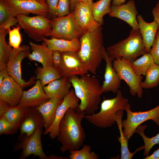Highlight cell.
Here are the masks:
<instances>
[{
	"instance_id": "1",
	"label": "cell",
	"mask_w": 159,
	"mask_h": 159,
	"mask_svg": "<svg viewBox=\"0 0 159 159\" xmlns=\"http://www.w3.org/2000/svg\"><path fill=\"white\" fill-rule=\"evenodd\" d=\"M85 114L71 108L65 113L59 123L57 137L62 145L61 152L77 150L82 146L86 135L81 122Z\"/></svg>"
},
{
	"instance_id": "2",
	"label": "cell",
	"mask_w": 159,
	"mask_h": 159,
	"mask_svg": "<svg viewBox=\"0 0 159 159\" xmlns=\"http://www.w3.org/2000/svg\"><path fill=\"white\" fill-rule=\"evenodd\" d=\"M76 96L80 101L77 111L90 115L99 108L102 94L99 79L87 73L80 77L74 76L69 78Z\"/></svg>"
},
{
	"instance_id": "3",
	"label": "cell",
	"mask_w": 159,
	"mask_h": 159,
	"mask_svg": "<svg viewBox=\"0 0 159 159\" xmlns=\"http://www.w3.org/2000/svg\"><path fill=\"white\" fill-rule=\"evenodd\" d=\"M102 30L101 26L93 31L86 32L79 39L80 48L78 54L89 72L93 74H96L103 59L105 47Z\"/></svg>"
},
{
	"instance_id": "4",
	"label": "cell",
	"mask_w": 159,
	"mask_h": 159,
	"mask_svg": "<svg viewBox=\"0 0 159 159\" xmlns=\"http://www.w3.org/2000/svg\"><path fill=\"white\" fill-rule=\"evenodd\" d=\"M113 98L104 100L101 102L100 111L96 113L85 115L84 118L91 124L99 128H106L116 123V120L123 110L131 109L127 99L123 97L119 89Z\"/></svg>"
},
{
	"instance_id": "5",
	"label": "cell",
	"mask_w": 159,
	"mask_h": 159,
	"mask_svg": "<svg viewBox=\"0 0 159 159\" xmlns=\"http://www.w3.org/2000/svg\"><path fill=\"white\" fill-rule=\"evenodd\" d=\"M106 49L109 56L114 60L120 59L130 62L139 56L148 53L139 30L132 29L127 38Z\"/></svg>"
},
{
	"instance_id": "6",
	"label": "cell",
	"mask_w": 159,
	"mask_h": 159,
	"mask_svg": "<svg viewBox=\"0 0 159 159\" xmlns=\"http://www.w3.org/2000/svg\"><path fill=\"white\" fill-rule=\"evenodd\" d=\"M52 28L46 37L51 38L72 40L79 39L86 32L76 22L73 12L52 19Z\"/></svg>"
},
{
	"instance_id": "7",
	"label": "cell",
	"mask_w": 159,
	"mask_h": 159,
	"mask_svg": "<svg viewBox=\"0 0 159 159\" xmlns=\"http://www.w3.org/2000/svg\"><path fill=\"white\" fill-rule=\"evenodd\" d=\"M16 17L21 28L35 41H43L52 28V20L44 16L20 15Z\"/></svg>"
},
{
	"instance_id": "8",
	"label": "cell",
	"mask_w": 159,
	"mask_h": 159,
	"mask_svg": "<svg viewBox=\"0 0 159 159\" xmlns=\"http://www.w3.org/2000/svg\"><path fill=\"white\" fill-rule=\"evenodd\" d=\"M30 47L28 45L20 46L18 49H14L11 52L7 67L9 74L23 89L31 86L36 82V77L32 76L27 82L22 78L21 63L23 59L27 57L30 53Z\"/></svg>"
},
{
	"instance_id": "9",
	"label": "cell",
	"mask_w": 159,
	"mask_h": 159,
	"mask_svg": "<svg viewBox=\"0 0 159 159\" xmlns=\"http://www.w3.org/2000/svg\"><path fill=\"white\" fill-rule=\"evenodd\" d=\"M112 66L119 78L124 80L129 88V92L133 96L136 95L141 98L143 88L140 84L143 79V76L137 75L133 70L131 62L125 60L117 59L112 62Z\"/></svg>"
},
{
	"instance_id": "10",
	"label": "cell",
	"mask_w": 159,
	"mask_h": 159,
	"mask_svg": "<svg viewBox=\"0 0 159 159\" xmlns=\"http://www.w3.org/2000/svg\"><path fill=\"white\" fill-rule=\"evenodd\" d=\"M127 118L122 122L123 132L127 140L132 136L137 128L145 121L153 120L159 127V105L150 110L143 112H133L128 109Z\"/></svg>"
},
{
	"instance_id": "11",
	"label": "cell",
	"mask_w": 159,
	"mask_h": 159,
	"mask_svg": "<svg viewBox=\"0 0 159 159\" xmlns=\"http://www.w3.org/2000/svg\"><path fill=\"white\" fill-rule=\"evenodd\" d=\"M11 14L15 17L28 16L30 13L48 17L49 6L45 1L39 0H4Z\"/></svg>"
},
{
	"instance_id": "12",
	"label": "cell",
	"mask_w": 159,
	"mask_h": 159,
	"mask_svg": "<svg viewBox=\"0 0 159 159\" xmlns=\"http://www.w3.org/2000/svg\"><path fill=\"white\" fill-rule=\"evenodd\" d=\"M42 128H38L30 136H24L20 141L15 144L13 149L14 151L22 150L19 159H25L32 154L38 156L41 159H48L42 148Z\"/></svg>"
},
{
	"instance_id": "13",
	"label": "cell",
	"mask_w": 159,
	"mask_h": 159,
	"mask_svg": "<svg viewBox=\"0 0 159 159\" xmlns=\"http://www.w3.org/2000/svg\"><path fill=\"white\" fill-rule=\"evenodd\" d=\"M61 52V61L58 71L62 77L69 78L74 76H82L89 71L77 53L70 51Z\"/></svg>"
},
{
	"instance_id": "14",
	"label": "cell",
	"mask_w": 159,
	"mask_h": 159,
	"mask_svg": "<svg viewBox=\"0 0 159 159\" xmlns=\"http://www.w3.org/2000/svg\"><path fill=\"white\" fill-rule=\"evenodd\" d=\"M80 101V100L75 94L74 89H71L69 93L64 98L62 102L58 107L52 124L49 127L45 129L43 134H48L52 140L57 138L58 135L59 124L61 119L69 108L74 109L77 111Z\"/></svg>"
},
{
	"instance_id": "15",
	"label": "cell",
	"mask_w": 159,
	"mask_h": 159,
	"mask_svg": "<svg viewBox=\"0 0 159 159\" xmlns=\"http://www.w3.org/2000/svg\"><path fill=\"white\" fill-rule=\"evenodd\" d=\"M92 4L79 0L72 12L77 24L86 32L93 31L102 26L94 18L92 10Z\"/></svg>"
},
{
	"instance_id": "16",
	"label": "cell",
	"mask_w": 159,
	"mask_h": 159,
	"mask_svg": "<svg viewBox=\"0 0 159 159\" xmlns=\"http://www.w3.org/2000/svg\"><path fill=\"white\" fill-rule=\"evenodd\" d=\"M44 127L42 116L36 108H26L19 127L20 134L18 138V140L20 141L24 136L32 135L38 128Z\"/></svg>"
},
{
	"instance_id": "17",
	"label": "cell",
	"mask_w": 159,
	"mask_h": 159,
	"mask_svg": "<svg viewBox=\"0 0 159 159\" xmlns=\"http://www.w3.org/2000/svg\"><path fill=\"white\" fill-rule=\"evenodd\" d=\"M138 12L135 1L130 0L126 3L119 5H111L110 16L120 19L127 23L132 29L139 30L137 19Z\"/></svg>"
},
{
	"instance_id": "18",
	"label": "cell",
	"mask_w": 159,
	"mask_h": 159,
	"mask_svg": "<svg viewBox=\"0 0 159 159\" xmlns=\"http://www.w3.org/2000/svg\"><path fill=\"white\" fill-rule=\"evenodd\" d=\"M39 80H37L34 85L27 91H23L20 102L17 105L21 109L36 107L49 100Z\"/></svg>"
},
{
	"instance_id": "19",
	"label": "cell",
	"mask_w": 159,
	"mask_h": 159,
	"mask_svg": "<svg viewBox=\"0 0 159 159\" xmlns=\"http://www.w3.org/2000/svg\"><path fill=\"white\" fill-rule=\"evenodd\" d=\"M23 92L20 86L8 75L4 78L0 85V100L7 102L12 106H17Z\"/></svg>"
},
{
	"instance_id": "20",
	"label": "cell",
	"mask_w": 159,
	"mask_h": 159,
	"mask_svg": "<svg viewBox=\"0 0 159 159\" xmlns=\"http://www.w3.org/2000/svg\"><path fill=\"white\" fill-rule=\"evenodd\" d=\"M103 57L106 62V66L104 74V80L102 85V93L109 92L116 93L121 86V80L112 66L114 59L108 55L106 49L103 50Z\"/></svg>"
},
{
	"instance_id": "21",
	"label": "cell",
	"mask_w": 159,
	"mask_h": 159,
	"mask_svg": "<svg viewBox=\"0 0 159 159\" xmlns=\"http://www.w3.org/2000/svg\"><path fill=\"white\" fill-rule=\"evenodd\" d=\"M29 44L32 51L27 57L30 61L38 62L42 64L43 67L53 66V51L49 49L44 42L39 44L30 42Z\"/></svg>"
},
{
	"instance_id": "22",
	"label": "cell",
	"mask_w": 159,
	"mask_h": 159,
	"mask_svg": "<svg viewBox=\"0 0 159 159\" xmlns=\"http://www.w3.org/2000/svg\"><path fill=\"white\" fill-rule=\"evenodd\" d=\"M139 30L144 45L148 53H149L158 30V25L155 21H145L140 14L137 16Z\"/></svg>"
},
{
	"instance_id": "23",
	"label": "cell",
	"mask_w": 159,
	"mask_h": 159,
	"mask_svg": "<svg viewBox=\"0 0 159 159\" xmlns=\"http://www.w3.org/2000/svg\"><path fill=\"white\" fill-rule=\"evenodd\" d=\"M71 85L69 78L61 77L43 87V88L49 99L56 97L63 99L69 92Z\"/></svg>"
},
{
	"instance_id": "24",
	"label": "cell",
	"mask_w": 159,
	"mask_h": 159,
	"mask_svg": "<svg viewBox=\"0 0 159 159\" xmlns=\"http://www.w3.org/2000/svg\"><path fill=\"white\" fill-rule=\"evenodd\" d=\"M63 99L58 97L50 99L47 101L35 107L42 115L47 129L52 124L55 117L57 109Z\"/></svg>"
},
{
	"instance_id": "25",
	"label": "cell",
	"mask_w": 159,
	"mask_h": 159,
	"mask_svg": "<svg viewBox=\"0 0 159 159\" xmlns=\"http://www.w3.org/2000/svg\"><path fill=\"white\" fill-rule=\"evenodd\" d=\"M43 41L52 51H70L78 53L80 48V39L67 40L54 38L47 39L44 37Z\"/></svg>"
},
{
	"instance_id": "26",
	"label": "cell",
	"mask_w": 159,
	"mask_h": 159,
	"mask_svg": "<svg viewBox=\"0 0 159 159\" xmlns=\"http://www.w3.org/2000/svg\"><path fill=\"white\" fill-rule=\"evenodd\" d=\"M36 74V79L40 80L42 87L62 77L58 70L53 66L45 67H38Z\"/></svg>"
},
{
	"instance_id": "27",
	"label": "cell",
	"mask_w": 159,
	"mask_h": 159,
	"mask_svg": "<svg viewBox=\"0 0 159 159\" xmlns=\"http://www.w3.org/2000/svg\"><path fill=\"white\" fill-rule=\"evenodd\" d=\"M112 0H99L93 2L92 10L94 18L101 26L104 24V16L111 11Z\"/></svg>"
},
{
	"instance_id": "28",
	"label": "cell",
	"mask_w": 159,
	"mask_h": 159,
	"mask_svg": "<svg viewBox=\"0 0 159 159\" xmlns=\"http://www.w3.org/2000/svg\"><path fill=\"white\" fill-rule=\"evenodd\" d=\"M18 21L9 10L4 0H0V30L17 26Z\"/></svg>"
},
{
	"instance_id": "29",
	"label": "cell",
	"mask_w": 159,
	"mask_h": 159,
	"mask_svg": "<svg viewBox=\"0 0 159 159\" xmlns=\"http://www.w3.org/2000/svg\"><path fill=\"white\" fill-rule=\"evenodd\" d=\"M8 33V29L0 30V70L7 68V64L13 49L6 42V37Z\"/></svg>"
},
{
	"instance_id": "30",
	"label": "cell",
	"mask_w": 159,
	"mask_h": 159,
	"mask_svg": "<svg viewBox=\"0 0 159 159\" xmlns=\"http://www.w3.org/2000/svg\"><path fill=\"white\" fill-rule=\"evenodd\" d=\"M140 57L131 62L135 73L139 76H144L147 70L155 63L149 53L145 54Z\"/></svg>"
},
{
	"instance_id": "31",
	"label": "cell",
	"mask_w": 159,
	"mask_h": 159,
	"mask_svg": "<svg viewBox=\"0 0 159 159\" xmlns=\"http://www.w3.org/2000/svg\"><path fill=\"white\" fill-rule=\"evenodd\" d=\"M145 79L140 84L141 87L145 89L153 88L159 84V65L155 63L147 71Z\"/></svg>"
},
{
	"instance_id": "32",
	"label": "cell",
	"mask_w": 159,
	"mask_h": 159,
	"mask_svg": "<svg viewBox=\"0 0 159 159\" xmlns=\"http://www.w3.org/2000/svg\"><path fill=\"white\" fill-rule=\"evenodd\" d=\"M122 118L118 119L116 121L120 133V136L118 137L119 142L121 144V159H131L134 155L137 152L144 149V145L138 147L134 152L131 153L129 150L128 146V140L124 135L122 130Z\"/></svg>"
},
{
	"instance_id": "33",
	"label": "cell",
	"mask_w": 159,
	"mask_h": 159,
	"mask_svg": "<svg viewBox=\"0 0 159 159\" xmlns=\"http://www.w3.org/2000/svg\"><path fill=\"white\" fill-rule=\"evenodd\" d=\"M26 108L21 109L17 105L11 106L0 116V118L13 124L18 125L19 127L24 115Z\"/></svg>"
},
{
	"instance_id": "34",
	"label": "cell",
	"mask_w": 159,
	"mask_h": 159,
	"mask_svg": "<svg viewBox=\"0 0 159 159\" xmlns=\"http://www.w3.org/2000/svg\"><path fill=\"white\" fill-rule=\"evenodd\" d=\"M147 126L146 125L139 126L135 131V133L139 134L142 137L144 142V156L146 157L149 155V153L152 148L159 144V132L154 136L148 138L144 134V131Z\"/></svg>"
},
{
	"instance_id": "35",
	"label": "cell",
	"mask_w": 159,
	"mask_h": 159,
	"mask_svg": "<svg viewBox=\"0 0 159 159\" xmlns=\"http://www.w3.org/2000/svg\"><path fill=\"white\" fill-rule=\"evenodd\" d=\"M69 159H97L99 156L94 151H91V146L85 145L82 149L69 151Z\"/></svg>"
},
{
	"instance_id": "36",
	"label": "cell",
	"mask_w": 159,
	"mask_h": 159,
	"mask_svg": "<svg viewBox=\"0 0 159 159\" xmlns=\"http://www.w3.org/2000/svg\"><path fill=\"white\" fill-rule=\"evenodd\" d=\"M21 28L18 24L16 27L12 29L10 28L8 29L9 34V44L14 49H18L22 41L21 36L20 32Z\"/></svg>"
},
{
	"instance_id": "37",
	"label": "cell",
	"mask_w": 159,
	"mask_h": 159,
	"mask_svg": "<svg viewBox=\"0 0 159 159\" xmlns=\"http://www.w3.org/2000/svg\"><path fill=\"white\" fill-rule=\"evenodd\" d=\"M19 126L0 118V135H14L17 132Z\"/></svg>"
},
{
	"instance_id": "38",
	"label": "cell",
	"mask_w": 159,
	"mask_h": 159,
	"mask_svg": "<svg viewBox=\"0 0 159 159\" xmlns=\"http://www.w3.org/2000/svg\"><path fill=\"white\" fill-rule=\"evenodd\" d=\"M70 0H59L56 11V17L66 16L70 13Z\"/></svg>"
},
{
	"instance_id": "39",
	"label": "cell",
	"mask_w": 159,
	"mask_h": 159,
	"mask_svg": "<svg viewBox=\"0 0 159 159\" xmlns=\"http://www.w3.org/2000/svg\"><path fill=\"white\" fill-rule=\"evenodd\" d=\"M149 53L152 56L155 63L159 65V30H158Z\"/></svg>"
},
{
	"instance_id": "40",
	"label": "cell",
	"mask_w": 159,
	"mask_h": 159,
	"mask_svg": "<svg viewBox=\"0 0 159 159\" xmlns=\"http://www.w3.org/2000/svg\"><path fill=\"white\" fill-rule=\"evenodd\" d=\"M49 8V15L52 19L56 17V11L59 0H45Z\"/></svg>"
},
{
	"instance_id": "41",
	"label": "cell",
	"mask_w": 159,
	"mask_h": 159,
	"mask_svg": "<svg viewBox=\"0 0 159 159\" xmlns=\"http://www.w3.org/2000/svg\"><path fill=\"white\" fill-rule=\"evenodd\" d=\"M52 60L53 66L57 70L61 63V52L58 51H53Z\"/></svg>"
},
{
	"instance_id": "42",
	"label": "cell",
	"mask_w": 159,
	"mask_h": 159,
	"mask_svg": "<svg viewBox=\"0 0 159 159\" xmlns=\"http://www.w3.org/2000/svg\"><path fill=\"white\" fill-rule=\"evenodd\" d=\"M152 13L154 21L156 23L159 30V2L158 1L155 6L152 10Z\"/></svg>"
},
{
	"instance_id": "43",
	"label": "cell",
	"mask_w": 159,
	"mask_h": 159,
	"mask_svg": "<svg viewBox=\"0 0 159 159\" xmlns=\"http://www.w3.org/2000/svg\"><path fill=\"white\" fill-rule=\"evenodd\" d=\"M11 106H12L8 103L0 100V116L4 113Z\"/></svg>"
},
{
	"instance_id": "44",
	"label": "cell",
	"mask_w": 159,
	"mask_h": 159,
	"mask_svg": "<svg viewBox=\"0 0 159 159\" xmlns=\"http://www.w3.org/2000/svg\"><path fill=\"white\" fill-rule=\"evenodd\" d=\"M9 75L7 68L0 70V85L2 84L4 78Z\"/></svg>"
},
{
	"instance_id": "45",
	"label": "cell",
	"mask_w": 159,
	"mask_h": 159,
	"mask_svg": "<svg viewBox=\"0 0 159 159\" xmlns=\"http://www.w3.org/2000/svg\"><path fill=\"white\" fill-rule=\"evenodd\" d=\"M144 159H159V148L150 155L145 157Z\"/></svg>"
},
{
	"instance_id": "46",
	"label": "cell",
	"mask_w": 159,
	"mask_h": 159,
	"mask_svg": "<svg viewBox=\"0 0 159 159\" xmlns=\"http://www.w3.org/2000/svg\"><path fill=\"white\" fill-rule=\"evenodd\" d=\"M79 0H70V12L74 11L76 6Z\"/></svg>"
},
{
	"instance_id": "47",
	"label": "cell",
	"mask_w": 159,
	"mask_h": 159,
	"mask_svg": "<svg viewBox=\"0 0 159 159\" xmlns=\"http://www.w3.org/2000/svg\"><path fill=\"white\" fill-rule=\"evenodd\" d=\"M126 0H112V5H119L124 4Z\"/></svg>"
},
{
	"instance_id": "48",
	"label": "cell",
	"mask_w": 159,
	"mask_h": 159,
	"mask_svg": "<svg viewBox=\"0 0 159 159\" xmlns=\"http://www.w3.org/2000/svg\"><path fill=\"white\" fill-rule=\"evenodd\" d=\"M87 4H91L93 3L92 0H79Z\"/></svg>"
},
{
	"instance_id": "49",
	"label": "cell",
	"mask_w": 159,
	"mask_h": 159,
	"mask_svg": "<svg viewBox=\"0 0 159 159\" xmlns=\"http://www.w3.org/2000/svg\"><path fill=\"white\" fill-rule=\"evenodd\" d=\"M39 0L41 1H46L45 0Z\"/></svg>"
},
{
	"instance_id": "50",
	"label": "cell",
	"mask_w": 159,
	"mask_h": 159,
	"mask_svg": "<svg viewBox=\"0 0 159 159\" xmlns=\"http://www.w3.org/2000/svg\"><path fill=\"white\" fill-rule=\"evenodd\" d=\"M158 1L159 2V1Z\"/></svg>"
}]
</instances>
